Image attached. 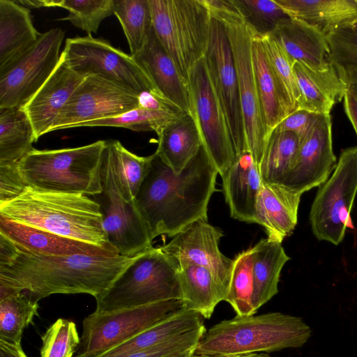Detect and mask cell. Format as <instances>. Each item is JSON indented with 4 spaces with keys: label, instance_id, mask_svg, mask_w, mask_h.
<instances>
[{
    "label": "cell",
    "instance_id": "obj_1",
    "mask_svg": "<svg viewBox=\"0 0 357 357\" xmlns=\"http://www.w3.org/2000/svg\"><path fill=\"white\" fill-rule=\"evenodd\" d=\"M218 170L202 144L182 171L175 173L155 152L135 202L153 240L174 236L191 223L208 220Z\"/></svg>",
    "mask_w": 357,
    "mask_h": 357
},
{
    "label": "cell",
    "instance_id": "obj_2",
    "mask_svg": "<svg viewBox=\"0 0 357 357\" xmlns=\"http://www.w3.org/2000/svg\"><path fill=\"white\" fill-rule=\"evenodd\" d=\"M133 257L50 256L19 249L10 263L0 266V300L21 292L36 302L57 294H87L96 298L110 287Z\"/></svg>",
    "mask_w": 357,
    "mask_h": 357
},
{
    "label": "cell",
    "instance_id": "obj_3",
    "mask_svg": "<svg viewBox=\"0 0 357 357\" xmlns=\"http://www.w3.org/2000/svg\"><path fill=\"white\" fill-rule=\"evenodd\" d=\"M0 214L60 236L116 250L108 242L99 204L88 195L27 188L19 197L0 204Z\"/></svg>",
    "mask_w": 357,
    "mask_h": 357
},
{
    "label": "cell",
    "instance_id": "obj_4",
    "mask_svg": "<svg viewBox=\"0 0 357 357\" xmlns=\"http://www.w3.org/2000/svg\"><path fill=\"white\" fill-rule=\"evenodd\" d=\"M311 333L301 318L281 312L236 315L206 331L195 354L220 356L298 348Z\"/></svg>",
    "mask_w": 357,
    "mask_h": 357
},
{
    "label": "cell",
    "instance_id": "obj_5",
    "mask_svg": "<svg viewBox=\"0 0 357 357\" xmlns=\"http://www.w3.org/2000/svg\"><path fill=\"white\" fill-rule=\"evenodd\" d=\"M106 140L75 148L33 149L19 163L26 186L36 191L94 196L102 192Z\"/></svg>",
    "mask_w": 357,
    "mask_h": 357
},
{
    "label": "cell",
    "instance_id": "obj_6",
    "mask_svg": "<svg viewBox=\"0 0 357 357\" xmlns=\"http://www.w3.org/2000/svg\"><path fill=\"white\" fill-rule=\"evenodd\" d=\"M181 299L178 268L160 247L135 256L110 287L96 298L98 312Z\"/></svg>",
    "mask_w": 357,
    "mask_h": 357
},
{
    "label": "cell",
    "instance_id": "obj_7",
    "mask_svg": "<svg viewBox=\"0 0 357 357\" xmlns=\"http://www.w3.org/2000/svg\"><path fill=\"white\" fill-rule=\"evenodd\" d=\"M205 2L211 15L220 20L227 31L237 73L246 149L259 168L268 135L252 62V29L234 0H205Z\"/></svg>",
    "mask_w": 357,
    "mask_h": 357
},
{
    "label": "cell",
    "instance_id": "obj_8",
    "mask_svg": "<svg viewBox=\"0 0 357 357\" xmlns=\"http://www.w3.org/2000/svg\"><path fill=\"white\" fill-rule=\"evenodd\" d=\"M153 31L183 77L205 56L211 15L204 0H149Z\"/></svg>",
    "mask_w": 357,
    "mask_h": 357
},
{
    "label": "cell",
    "instance_id": "obj_9",
    "mask_svg": "<svg viewBox=\"0 0 357 357\" xmlns=\"http://www.w3.org/2000/svg\"><path fill=\"white\" fill-rule=\"evenodd\" d=\"M357 194V146L344 149L337 165L321 185L312 202L310 222L319 241L340 244L353 228L351 212Z\"/></svg>",
    "mask_w": 357,
    "mask_h": 357
},
{
    "label": "cell",
    "instance_id": "obj_10",
    "mask_svg": "<svg viewBox=\"0 0 357 357\" xmlns=\"http://www.w3.org/2000/svg\"><path fill=\"white\" fill-rule=\"evenodd\" d=\"M181 299L109 312L94 311L84 318L75 357H96L183 309Z\"/></svg>",
    "mask_w": 357,
    "mask_h": 357
},
{
    "label": "cell",
    "instance_id": "obj_11",
    "mask_svg": "<svg viewBox=\"0 0 357 357\" xmlns=\"http://www.w3.org/2000/svg\"><path fill=\"white\" fill-rule=\"evenodd\" d=\"M61 56L71 69L84 77L98 75L138 95H160L132 56L105 39L91 35L68 38Z\"/></svg>",
    "mask_w": 357,
    "mask_h": 357
},
{
    "label": "cell",
    "instance_id": "obj_12",
    "mask_svg": "<svg viewBox=\"0 0 357 357\" xmlns=\"http://www.w3.org/2000/svg\"><path fill=\"white\" fill-rule=\"evenodd\" d=\"M193 116L202 143L221 176L236 158L231 133L222 107L207 68L205 57L188 75Z\"/></svg>",
    "mask_w": 357,
    "mask_h": 357
},
{
    "label": "cell",
    "instance_id": "obj_13",
    "mask_svg": "<svg viewBox=\"0 0 357 357\" xmlns=\"http://www.w3.org/2000/svg\"><path fill=\"white\" fill-rule=\"evenodd\" d=\"M101 183L102 192L92 197L100 206L103 229L109 244L120 255L128 257H133L153 247V239L135 199L126 202L119 193L110 160L105 149Z\"/></svg>",
    "mask_w": 357,
    "mask_h": 357
},
{
    "label": "cell",
    "instance_id": "obj_14",
    "mask_svg": "<svg viewBox=\"0 0 357 357\" xmlns=\"http://www.w3.org/2000/svg\"><path fill=\"white\" fill-rule=\"evenodd\" d=\"M64 33L60 28L41 33L22 57L0 73V107H24L58 65Z\"/></svg>",
    "mask_w": 357,
    "mask_h": 357
},
{
    "label": "cell",
    "instance_id": "obj_15",
    "mask_svg": "<svg viewBox=\"0 0 357 357\" xmlns=\"http://www.w3.org/2000/svg\"><path fill=\"white\" fill-rule=\"evenodd\" d=\"M139 105V95L100 76L89 75L75 89L50 132L113 117Z\"/></svg>",
    "mask_w": 357,
    "mask_h": 357
},
{
    "label": "cell",
    "instance_id": "obj_16",
    "mask_svg": "<svg viewBox=\"0 0 357 357\" xmlns=\"http://www.w3.org/2000/svg\"><path fill=\"white\" fill-rule=\"evenodd\" d=\"M204 57L212 84L226 116L236 155H239L247 149L237 73L225 25L212 15Z\"/></svg>",
    "mask_w": 357,
    "mask_h": 357
},
{
    "label": "cell",
    "instance_id": "obj_17",
    "mask_svg": "<svg viewBox=\"0 0 357 357\" xmlns=\"http://www.w3.org/2000/svg\"><path fill=\"white\" fill-rule=\"evenodd\" d=\"M222 236L221 229L206 220H199L187 226L160 248L178 269L190 265L208 269L222 289L226 299L233 259L225 256L220 250L218 245Z\"/></svg>",
    "mask_w": 357,
    "mask_h": 357
},
{
    "label": "cell",
    "instance_id": "obj_18",
    "mask_svg": "<svg viewBox=\"0 0 357 357\" xmlns=\"http://www.w3.org/2000/svg\"><path fill=\"white\" fill-rule=\"evenodd\" d=\"M337 162L333 149L331 114H319L309 132L301 140L296 163L280 185L302 195L325 183Z\"/></svg>",
    "mask_w": 357,
    "mask_h": 357
},
{
    "label": "cell",
    "instance_id": "obj_19",
    "mask_svg": "<svg viewBox=\"0 0 357 357\" xmlns=\"http://www.w3.org/2000/svg\"><path fill=\"white\" fill-rule=\"evenodd\" d=\"M132 57L160 96L193 116L188 82L162 46L153 29L145 46Z\"/></svg>",
    "mask_w": 357,
    "mask_h": 357
},
{
    "label": "cell",
    "instance_id": "obj_20",
    "mask_svg": "<svg viewBox=\"0 0 357 357\" xmlns=\"http://www.w3.org/2000/svg\"><path fill=\"white\" fill-rule=\"evenodd\" d=\"M84 78L71 69L61 54L52 74L23 107L33 126L36 141L50 132L59 112Z\"/></svg>",
    "mask_w": 357,
    "mask_h": 357
},
{
    "label": "cell",
    "instance_id": "obj_21",
    "mask_svg": "<svg viewBox=\"0 0 357 357\" xmlns=\"http://www.w3.org/2000/svg\"><path fill=\"white\" fill-rule=\"evenodd\" d=\"M0 233L25 252L59 256L90 255L102 257L119 255L115 249L60 236L8 219L0 214Z\"/></svg>",
    "mask_w": 357,
    "mask_h": 357
},
{
    "label": "cell",
    "instance_id": "obj_22",
    "mask_svg": "<svg viewBox=\"0 0 357 357\" xmlns=\"http://www.w3.org/2000/svg\"><path fill=\"white\" fill-rule=\"evenodd\" d=\"M293 62L310 68L323 70L332 65L327 36L314 26L288 17L281 21L271 33Z\"/></svg>",
    "mask_w": 357,
    "mask_h": 357
},
{
    "label": "cell",
    "instance_id": "obj_23",
    "mask_svg": "<svg viewBox=\"0 0 357 357\" xmlns=\"http://www.w3.org/2000/svg\"><path fill=\"white\" fill-rule=\"evenodd\" d=\"M221 177L231 217L257 223L256 204L262 181L252 155L245 151L236 155L233 164Z\"/></svg>",
    "mask_w": 357,
    "mask_h": 357
},
{
    "label": "cell",
    "instance_id": "obj_24",
    "mask_svg": "<svg viewBox=\"0 0 357 357\" xmlns=\"http://www.w3.org/2000/svg\"><path fill=\"white\" fill-rule=\"evenodd\" d=\"M301 195L280 184L262 182L256 204L257 223L262 226L267 238L279 243L294 230Z\"/></svg>",
    "mask_w": 357,
    "mask_h": 357
},
{
    "label": "cell",
    "instance_id": "obj_25",
    "mask_svg": "<svg viewBox=\"0 0 357 357\" xmlns=\"http://www.w3.org/2000/svg\"><path fill=\"white\" fill-rule=\"evenodd\" d=\"M293 69L301 96L298 109L328 114L344 99L348 87L333 63L326 70H317L295 61Z\"/></svg>",
    "mask_w": 357,
    "mask_h": 357
},
{
    "label": "cell",
    "instance_id": "obj_26",
    "mask_svg": "<svg viewBox=\"0 0 357 357\" xmlns=\"http://www.w3.org/2000/svg\"><path fill=\"white\" fill-rule=\"evenodd\" d=\"M40 35L29 8L16 1L0 0V73L30 50Z\"/></svg>",
    "mask_w": 357,
    "mask_h": 357
},
{
    "label": "cell",
    "instance_id": "obj_27",
    "mask_svg": "<svg viewBox=\"0 0 357 357\" xmlns=\"http://www.w3.org/2000/svg\"><path fill=\"white\" fill-rule=\"evenodd\" d=\"M252 62L268 139L275 127L291 113L273 71L262 35L257 33L252 28Z\"/></svg>",
    "mask_w": 357,
    "mask_h": 357
},
{
    "label": "cell",
    "instance_id": "obj_28",
    "mask_svg": "<svg viewBox=\"0 0 357 357\" xmlns=\"http://www.w3.org/2000/svg\"><path fill=\"white\" fill-rule=\"evenodd\" d=\"M291 18L308 23L326 36L357 20V0H275Z\"/></svg>",
    "mask_w": 357,
    "mask_h": 357
},
{
    "label": "cell",
    "instance_id": "obj_29",
    "mask_svg": "<svg viewBox=\"0 0 357 357\" xmlns=\"http://www.w3.org/2000/svg\"><path fill=\"white\" fill-rule=\"evenodd\" d=\"M158 137L155 152L176 174L182 171L203 144L195 119L188 114L169 123Z\"/></svg>",
    "mask_w": 357,
    "mask_h": 357
},
{
    "label": "cell",
    "instance_id": "obj_30",
    "mask_svg": "<svg viewBox=\"0 0 357 357\" xmlns=\"http://www.w3.org/2000/svg\"><path fill=\"white\" fill-rule=\"evenodd\" d=\"M252 248L255 311L278 292L280 273L289 260L281 243L262 238Z\"/></svg>",
    "mask_w": 357,
    "mask_h": 357
},
{
    "label": "cell",
    "instance_id": "obj_31",
    "mask_svg": "<svg viewBox=\"0 0 357 357\" xmlns=\"http://www.w3.org/2000/svg\"><path fill=\"white\" fill-rule=\"evenodd\" d=\"M204 319L199 313L183 308L96 357H123L150 348L204 326Z\"/></svg>",
    "mask_w": 357,
    "mask_h": 357
},
{
    "label": "cell",
    "instance_id": "obj_32",
    "mask_svg": "<svg viewBox=\"0 0 357 357\" xmlns=\"http://www.w3.org/2000/svg\"><path fill=\"white\" fill-rule=\"evenodd\" d=\"M181 300L184 309L210 319L216 305L225 296L212 273L207 268L190 265L178 269Z\"/></svg>",
    "mask_w": 357,
    "mask_h": 357
},
{
    "label": "cell",
    "instance_id": "obj_33",
    "mask_svg": "<svg viewBox=\"0 0 357 357\" xmlns=\"http://www.w3.org/2000/svg\"><path fill=\"white\" fill-rule=\"evenodd\" d=\"M36 142L23 107H0V165L18 164L34 149Z\"/></svg>",
    "mask_w": 357,
    "mask_h": 357
},
{
    "label": "cell",
    "instance_id": "obj_34",
    "mask_svg": "<svg viewBox=\"0 0 357 357\" xmlns=\"http://www.w3.org/2000/svg\"><path fill=\"white\" fill-rule=\"evenodd\" d=\"M105 149L110 160L119 193L126 202L133 200L149 170L151 155L139 156L118 140H106Z\"/></svg>",
    "mask_w": 357,
    "mask_h": 357
},
{
    "label": "cell",
    "instance_id": "obj_35",
    "mask_svg": "<svg viewBox=\"0 0 357 357\" xmlns=\"http://www.w3.org/2000/svg\"><path fill=\"white\" fill-rule=\"evenodd\" d=\"M300 139L290 131H273L259 165L262 182L280 184L294 167L300 148Z\"/></svg>",
    "mask_w": 357,
    "mask_h": 357
},
{
    "label": "cell",
    "instance_id": "obj_36",
    "mask_svg": "<svg viewBox=\"0 0 357 357\" xmlns=\"http://www.w3.org/2000/svg\"><path fill=\"white\" fill-rule=\"evenodd\" d=\"M23 6L33 8L60 7L68 15L60 20L69 21L88 35L96 33L102 21L114 14V0H43L19 1Z\"/></svg>",
    "mask_w": 357,
    "mask_h": 357
},
{
    "label": "cell",
    "instance_id": "obj_37",
    "mask_svg": "<svg viewBox=\"0 0 357 357\" xmlns=\"http://www.w3.org/2000/svg\"><path fill=\"white\" fill-rule=\"evenodd\" d=\"M114 14L121 25L132 56L145 46L153 29L149 0H114Z\"/></svg>",
    "mask_w": 357,
    "mask_h": 357
},
{
    "label": "cell",
    "instance_id": "obj_38",
    "mask_svg": "<svg viewBox=\"0 0 357 357\" xmlns=\"http://www.w3.org/2000/svg\"><path fill=\"white\" fill-rule=\"evenodd\" d=\"M38 302L21 292L0 300V340L21 344L24 329L38 315Z\"/></svg>",
    "mask_w": 357,
    "mask_h": 357
},
{
    "label": "cell",
    "instance_id": "obj_39",
    "mask_svg": "<svg viewBox=\"0 0 357 357\" xmlns=\"http://www.w3.org/2000/svg\"><path fill=\"white\" fill-rule=\"evenodd\" d=\"M185 113L138 107L121 114L82 123L78 127L108 126L134 131H154L158 135L162 130Z\"/></svg>",
    "mask_w": 357,
    "mask_h": 357
},
{
    "label": "cell",
    "instance_id": "obj_40",
    "mask_svg": "<svg viewBox=\"0 0 357 357\" xmlns=\"http://www.w3.org/2000/svg\"><path fill=\"white\" fill-rule=\"evenodd\" d=\"M252 248L238 253L232 262L229 286L225 301L239 316L255 314Z\"/></svg>",
    "mask_w": 357,
    "mask_h": 357
},
{
    "label": "cell",
    "instance_id": "obj_41",
    "mask_svg": "<svg viewBox=\"0 0 357 357\" xmlns=\"http://www.w3.org/2000/svg\"><path fill=\"white\" fill-rule=\"evenodd\" d=\"M326 36L339 76L348 88H357V35L347 26Z\"/></svg>",
    "mask_w": 357,
    "mask_h": 357
},
{
    "label": "cell",
    "instance_id": "obj_42",
    "mask_svg": "<svg viewBox=\"0 0 357 357\" xmlns=\"http://www.w3.org/2000/svg\"><path fill=\"white\" fill-rule=\"evenodd\" d=\"M262 37L274 75L293 113L298 109L301 97L293 69L294 62L271 34Z\"/></svg>",
    "mask_w": 357,
    "mask_h": 357
},
{
    "label": "cell",
    "instance_id": "obj_43",
    "mask_svg": "<svg viewBox=\"0 0 357 357\" xmlns=\"http://www.w3.org/2000/svg\"><path fill=\"white\" fill-rule=\"evenodd\" d=\"M40 357H73L80 344L75 324L59 318L41 336Z\"/></svg>",
    "mask_w": 357,
    "mask_h": 357
},
{
    "label": "cell",
    "instance_id": "obj_44",
    "mask_svg": "<svg viewBox=\"0 0 357 357\" xmlns=\"http://www.w3.org/2000/svg\"><path fill=\"white\" fill-rule=\"evenodd\" d=\"M245 22L258 33H272L289 17L275 0H234Z\"/></svg>",
    "mask_w": 357,
    "mask_h": 357
},
{
    "label": "cell",
    "instance_id": "obj_45",
    "mask_svg": "<svg viewBox=\"0 0 357 357\" xmlns=\"http://www.w3.org/2000/svg\"><path fill=\"white\" fill-rule=\"evenodd\" d=\"M206 331L204 326L168 341L123 357H170L186 351H195Z\"/></svg>",
    "mask_w": 357,
    "mask_h": 357
},
{
    "label": "cell",
    "instance_id": "obj_46",
    "mask_svg": "<svg viewBox=\"0 0 357 357\" xmlns=\"http://www.w3.org/2000/svg\"><path fill=\"white\" fill-rule=\"evenodd\" d=\"M17 165H0V204L15 199L28 188Z\"/></svg>",
    "mask_w": 357,
    "mask_h": 357
},
{
    "label": "cell",
    "instance_id": "obj_47",
    "mask_svg": "<svg viewBox=\"0 0 357 357\" xmlns=\"http://www.w3.org/2000/svg\"><path fill=\"white\" fill-rule=\"evenodd\" d=\"M319 115V114L307 110L297 109L284 118L273 131L277 132H292L299 137L301 141L309 132Z\"/></svg>",
    "mask_w": 357,
    "mask_h": 357
},
{
    "label": "cell",
    "instance_id": "obj_48",
    "mask_svg": "<svg viewBox=\"0 0 357 357\" xmlns=\"http://www.w3.org/2000/svg\"><path fill=\"white\" fill-rule=\"evenodd\" d=\"M344 112L357 135V94L351 88H348L343 99Z\"/></svg>",
    "mask_w": 357,
    "mask_h": 357
},
{
    "label": "cell",
    "instance_id": "obj_49",
    "mask_svg": "<svg viewBox=\"0 0 357 357\" xmlns=\"http://www.w3.org/2000/svg\"><path fill=\"white\" fill-rule=\"evenodd\" d=\"M18 250L11 240L0 233V266L10 263L16 256Z\"/></svg>",
    "mask_w": 357,
    "mask_h": 357
},
{
    "label": "cell",
    "instance_id": "obj_50",
    "mask_svg": "<svg viewBox=\"0 0 357 357\" xmlns=\"http://www.w3.org/2000/svg\"><path fill=\"white\" fill-rule=\"evenodd\" d=\"M0 357H28L21 344H15L0 340Z\"/></svg>",
    "mask_w": 357,
    "mask_h": 357
},
{
    "label": "cell",
    "instance_id": "obj_51",
    "mask_svg": "<svg viewBox=\"0 0 357 357\" xmlns=\"http://www.w3.org/2000/svg\"><path fill=\"white\" fill-rule=\"evenodd\" d=\"M190 357H270L266 353H252V354H236V355H229V356H207L202 354H194Z\"/></svg>",
    "mask_w": 357,
    "mask_h": 357
},
{
    "label": "cell",
    "instance_id": "obj_52",
    "mask_svg": "<svg viewBox=\"0 0 357 357\" xmlns=\"http://www.w3.org/2000/svg\"><path fill=\"white\" fill-rule=\"evenodd\" d=\"M195 351H189L180 354H176L170 357H190L193 354Z\"/></svg>",
    "mask_w": 357,
    "mask_h": 357
},
{
    "label": "cell",
    "instance_id": "obj_53",
    "mask_svg": "<svg viewBox=\"0 0 357 357\" xmlns=\"http://www.w3.org/2000/svg\"><path fill=\"white\" fill-rule=\"evenodd\" d=\"M349 26L351 30L357 35V20L354 21Z\"/></svg>",
    "mask_w": 357,
    "mask_h": 357
},
{
    "label": "cell",
    "instance_id": "obj_54",
    "mask_svg": "<svg viewBox=\"0 0 357 357\" xmlns=\"http://www.w3.org/2000/svg\"><path fill=\"white\" fill-rule=\"evenodd\" d=\"M349 88L353 89L357 94V88H353V87H349Z\"/></svg>",
    "mask_w": 357,
    "mask_h": 357
},
{
    "label": "cell",
    "instance_id": "obj_55",
    "mask_svg": "<svg viewBox=\"0 0 357 357\" xmlns=\"http://www.w3.org/2000/svg\"></svg>",
    "mask_w": 357,
    "mask_h": 357
}]
</instances>
